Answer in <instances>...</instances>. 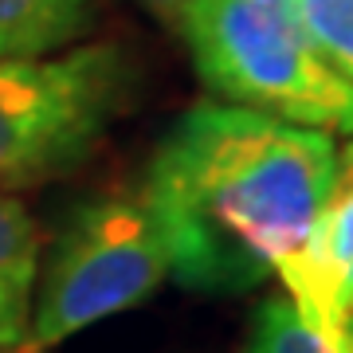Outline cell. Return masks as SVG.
Masks as SVG:
<instances>
[{
    "label": "cell",
    "instance_id": "cell-3",
    "mask_svg": "<svg viewBox=\"0 0 353 353\" xmlns=\"http://www.w3.org/2000/svg\"><path fill=\"white\" fill-rule=\"evenodd\" d=\"M134 94L122 43L0 59V192L32 189L99 150Z\"/></svg>",
    "mask_w": 353,
    "mask_h": 353
},
{
    "label": "cell",
    "instance_id": "cell-1",
    "mask_svg": "<svg viewBox=\"0 0 353 353\" xmlns=\"http://www.w3.org/2000/svg\"><path fill=\"white\" fill-rule=\"evenodd\" d=\"M338 145L330 134L204 99L157 141L138 192L161 228L169 279L189 290H252L275 275L330 350L350 326L322 283L314 236Z\"/></svg>",
    "mask_w": 353,
    "mask_h": 353
},
{
    "label": "cell",
    "instance_id": "cell-4",
    "mask_svg": "<svg viewBox=\"0 0 353 353\" xmlns=\"http://www.w3.org/2000/svg\"><path fill=\"white\" fill-rule=\"evenodd\" d=\"M165 279L169 255L161 228L138 189L79 204L43 267L28 350L43 353L94 322L134 310Z\"/></svg>",
    "mask_w": 353,
    "mask_h": 353
},
{
    "label": "cell",
    "instance_id": "cell-8",
    "mask_svg": "<svg viewBox=\"0 0 353 353\" xmlns=\"http://www.w3.org/2000/svg\"><path fill=\"white\" fill-rule=\"evenodd\" d=\"M243 353H338V350H330L326 341L306 326L287 294H275V299L259 303V310L252 314ZM345 353H353V322H350Z\"/></svg>",
    "mask_w": 353,
    "mask_h": 353
},
{
    "label": "cell",
    "instance_id": "cell-6",
    "mask_svg": "<svg viewBox=\"0 0 353 353\" xmlns=\"http://www.w3.org/2000/svg\"><path fill=\"white\" fill-rule=\"evenodd\" d=\"M99 0H0V59L51 55L94 24Z\"/></svg>",
    "mask_w": 353,
    "mask_h": 353
},
{
    "label": "cell",
    "instance_id": "cell-11",
    "mask_svg": "<svg viewBox=\"0 0 353 353\" xmlns=\"http://www.w3.org/2000/svg\"><path fill=\"white\" fill-rule=\"evenodd\" d=\"M0 353H32L28 345H20V350H0Z\"/></svg>",
    "mask_w": 353,
    "mask_h": 353
},
{
    "label": "cell",
    "instance_id": "cell-5",
    "mask_svg": "<svg viewBox=\"0 0 353 353\" xmlns=\"http://www.w3.org/2000/svg\"><path fill=\"white\" fill-rule=\"evenodd\" d=\"M39 283V232L12 192H0V350H20L32 334Z\"/></svg>",
    "mask_w": 353,
    "mask_h": 353
},
{
    "label": "cell",
    "instance_id": "cell-9",
    "mask_svg": "<svg viewBox=\"0 0 353 353\" xmlns=\"http://www.w3.org/2000/svg\"><path fill=\"white\" fill-rule=\"evenodd\" d=\"M318 51L353 83V0H294Z\"/></svg>",
    "mask_w": 353,
    "mask_h": 353
},
{
    "label": "cell",
    "instance_id": "cell-7",
    "mask_svg": "<svg viewBox=\"0 0 353 353\" xmlns=\"http://www.w3.org/2000/svg\"><path fill=\"white\" fill-rule=\"evenodd\" d=\"M314 255L322 283L330 290V303H334L341 322L350 326L353 322V138L345 150H338L334 181H330L322 220H318Z\"/></svg>",
    "mask_w": 353,
    "mask_h": 353
},
{
    "label": "cell",
    "instance_id": "cell-2",
    "mask_svg": "<svg viewBox=\"0 0 353 353\" xmlns=\"http://www.w3.org/2000/svg\"><path fill=\"white\" fill-rule=\"evenodd\" d=\"M176 32L216 102L353 138V83L318 51L294 0H192Z\"/></svg>",
    "mask_w": 353,
    "mask_h": 353
},
{
    "label": "cell",
    "instance_id": "cell-10",
    "mask_svg": "<svg viewBox=\"0 0 353 353\" xmlns=\"http://www.w3.org/2000/svg\"><path fill=\"white\" fill-rule=\"evenodd\" d=\"M138 4H145V8L161 20V24L181 28V20H185V12H189L192 0H138Z\"/></svg>",
    "mask_w": 353,
    "mask_h": 353
}]
</instances>
